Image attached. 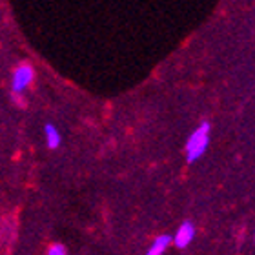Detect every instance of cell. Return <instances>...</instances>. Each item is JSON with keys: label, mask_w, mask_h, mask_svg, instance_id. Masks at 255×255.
I'll return each mask as SVG.
<instances>
[{"label": "cell", "mask_w": 255, "mask_h": 255, "mask_svg": "<svg viewBox=\"0 0 255 255\" xmlns=\"http://www.w3.org/2000/svg\"><path fill=\"white\" fill-rule=\"evenodd\" d=\"M44 135H46V144H48V148H51V149L59 148L62 137H60L59 129H57L53 124H46V126H44Z\"/></svg>", "instance_id": "obj_5"}, {"label": "cell", "mask_w": 255, "mask_h": 255, "mask_svg": "<svg viewBox=\"0 0 255 255\" xmlns=\"http://www.w3.org/2000/svg\"><path fill=\"white\" fill-rule=\"evenodd\" d=\"M208 144H210V124L202 123L191 133L186 140V160L188 162H195L206 153Z\"/></svg>", "instance_id": "obj_1"}, {"label": "cell", "mask_w": 255, "mask_h": 255, "mask_svg": "<svg viewBox=\"0 0 255 255\" xmlns=\"http://www.w3.org/2000/svg\"><path fill=\"white\" fill-rule=\"evenodd\" d=\"M171 245V237L170 235H160L157 239L151 243V246L148 248L146 255H162L166 250H168V246Z\"/></svg>", "instance_id": "obj_4"}, {"label": "cell", "mask_w": 255, "mask_h": 255, "mask_svg": "<svg viewBox=\"0 0 255 255\" xmlns=\"http://www.w3.org/2000/svg\"><path fill=\"white\" fill-rule=\"evenodd\" d=\"M195 239V226L191 223H182L181 226H179V230L175 232V235H173V243H175V246H179V248H186V246L191 245V241Z\"/></svg>", "instance_id": "obj_3"}, {"label": "cell", "mask_w": 255, "mask_h": 255, "mask_svg": "<svg viewBox=\"0 0 255 255\" xmlns=\"http://www.w3.org/2000/svg\"><path fill=\"white\" fill-rule=\"evenodd\" d=\"M33 77H35V71H33L31 66H27V64H22L18 68L13 71V79H11V88L15 93H20L27 88V86L31 84Z\"/></svg>", "instance_id": "obj_2"}, {"label": "cell", "mask_w": 255, "mask_h": 255, "mask_svg": "<svg viewBox=\"0 0 255 255\" xmlns=\"http://www.w3.org/2000/svg\"><path fill=\"white\" fill-rule=\"evenodd\" d=\"M48 255H68V254H66V248L62 245H53L48 250Z\"/></svg>", "instance_id": "obj_6"}]
</instances>
